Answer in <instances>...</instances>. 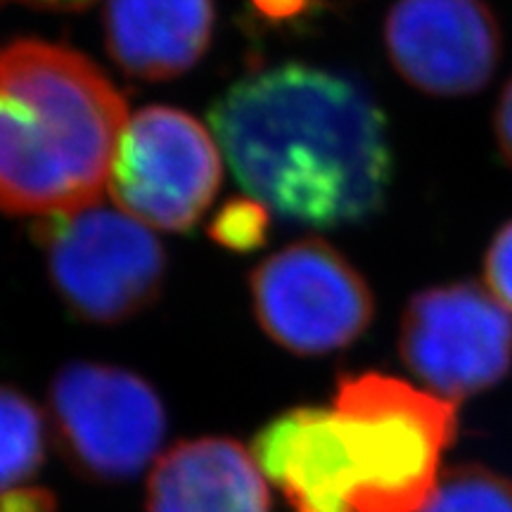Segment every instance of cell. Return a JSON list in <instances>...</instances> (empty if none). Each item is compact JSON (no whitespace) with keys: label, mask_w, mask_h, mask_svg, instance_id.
<instances>
[{"label":"cell","mask_w":512,"mask_h":512,"mask_svg":"<svg viewBox=\"0 0 512 512\" xmlns=\"http://www.w3.org/2000/svg\"><path fill=\"white\" fill-rule=\"evenodd\" d=\"M252 200L313 228L368 221L394 174L387 117L356 81L280 64L228 88L209 112Z\"/></svg>","instance_id":"cell-1"},{"label":"cell","mask_w":512,"mask_h":512,"mask_svg":"<svg viewBox=\"0 0 512 512\" xmlns=\"http://www.w3.org/2000/svg\"><path fill=\"white\" fill-rule=\"evenodd\" d=\"M126 100L72 48L0 50V211L55 216L93 207L110 185Z\"/></svg>","instance_id":"cell-2"},{"label":"cell","mask_w":512,"mask_h":512,"mask_svg":"<svg viewBox=\"0 0 512 512\" xmlns=\"http://www.w3.org/2000/svg\"><path fill=\"white\" fill-rule=\"evenodd\" d=\"M332 408L354 472V512L425 508L439 484L441 453L456 439V403L392 375L344 373Z\"/></svg>","instance_id":"cell-3"},{"label":"cell","mask_w":512,"mask_h":512,"mask_svg":"<svg viewBox=\"0 0 512 512\" xmlns=\"http://www.w3.org/2000/svg\"><path fill=\"white\" fill-rule=\"evenodd\" d=\"M62 302L88 323L114 325L159 297L166 256L145 223L117 209L86 207L34 226Z\"/></svg>","instance_id":"cell-4"},{"label":"cell","mask_w":512,"mask_h":512,"mask_svg":"<svg viewBox=\"0 0 512 512\" xmlns=\"http://www.w3.org/2000/svg\"><path fill=\"white\" fill-rule=\"evenodd\" d=\"M55 444L76 475L100 484L136 479L157 458L166 411L155 389L126 368L74 361L48 389Z\"/></svg>","instance_id":"cell-5"},{"label":"cell","mask_w":512,"mask_h":512,"mask_svg":"<svg viewBox=\"0 0 512 512\" xmlns=\"http://www.w3.org/2000/svg\"><path fill=\"white\" fill-rule=\"evenodd\" d=\"M249 285L261 328L297 356L349 347L373 320L375 299L366 278L318 238L268 256L254 268Z\"/></svg>","instance_id":"cell-6"},{"label":"cell","mask_w":512,"mask_h":512,"mask_svg":"<svg viewBox=\"0 0 512 512\" xmlns=\"http://www.w3.org/2000/svg\"><path fill=\"white\" fill-rule=\"evenodd\" d=\"M399 351L427 392L458 403L510 373L512 316L472 280L427 287L403 311Z\"/></svg>","instance_id":"cell-7"},{"label":"cell","mask_w":512,"mask_h":512,"mask_svg":"<svg viewBox=\"0 0 512 512\" xmlns=\"http://www.w3.org/2000/svg\"><path fill=\"white\" fill-rule=\"evenodd\" d=\"M219 185V150L200 121L174 107H145L128 119L110 176L124 214L183 233L202 219Z\"/></svg>","instance_id":"cell-8"},{"label":"cell","mask_w":512,"mask_h":512,"mask_svg":"<svg viewBox=\"0 0 512 512\" xmlns=\"http://www.w3.org/2000/svg\"><path fill=\"white\" fill-rule=\"evenodd\" d=\"M384 46L403 81L434 98L484 91L503 57V29L486 0H396Z\"/></svg>","instance_id":"cell-9"},{"label":"cell","mask_w":512,"mask_h":512,"mask_svg":"<svg viewBox=\"0 0 512 512\" xmlns=\"http://www.w3.org/2000/svg\"><path fill=\"white\" fill-rule=\"evenodd\" d=\"M252 456L292 512H354V472L335 408L280 413L254 437Z\"/></svg>","instance_id":"cell-10"},{"label":"cell","mask_w":512,"mask_h":512,"mask_svg":"<svg viewBox=\"0 0 512 512\" xmlns=\"http://www.w3.org/2000/svg\"><path fill=\"white\" fill-rule=\"evenodd\" d=\"M147 512H271V491L240 441H178L147 477Z\"/></svg>","instance_id":"cell-11"},{"label":"cell","mask_w":512,"mask_h":512,"mask_svg":"<svg viewBox=\"0 0 512 512\" xmlns=\"http://www.w3.org/2000/svg\"><path fill=\"white\" fill-rule=\"evenodd\" d=\"M214 31V0H107V50L126 74L169 81L200 62Z\"/></svg>","instance_id":"cell-12"},{"label":"cell","mask_w":512,"mask_h":512,"mask_svg":"<svg viewBox=\"0 0 512 512\" xmlns=\"http://www.w3.org/2000/svg\"><path fill=\"white\" fill-rule=\"evenodd\" d=\"M48 456V427L27 394L0 384V494L24 486Z\"/></svg>","instance_id":"cell-13"},{"label":"cell","mask_w":512,"mask_h":512,"mask_svg":"<svg viewBox=\"0 0 512 512\" xmlns=\"http://www.w3.org/2000/svg\"><path fill=\"white\" fill-rule=\"evenodd\" d=\"M420 512H512V479L475 463L448 467Z\"/></svg>","instance_id":"cell-14"},{"label":"cell","mask_w":512,"mask_h":512,"mask_svg":"<svg viewBox=\"0 0 512 512\" xmlns=\"http://www.w3.org/2000/svg\"><path fill=\"white\" fill-rule=\"evenodd\" d=\"M209 235L233 252L261 247L268 235V209L261 202L245 197L230 200L211 221Z\"/></svg>","instance_id":"cell-15"},{"label":"cell","mask_w":512,"mask_h":512,"mask_svg":"<svg viewBox=\"0 0 512 512\" xmlns=\"http://www.w3.org/2000/svg\"><path fill=\"white\" fill-rule=\"evenodd\" d=\"M486 290L512 313V219L498 230L484 256Z\"/></svg>","instance_id":"cell-16"},{"label":"cell","mask_w":512,"mask_h":512,"mask_svg":"<svg viewBox=\"0 0 512 512\" xmlns=\"http://www.w3.org/2000/svg\"><path fill=\"white\" fill-rule=\"evenodd\" d=\"M0 512H57V498L46 486H15L0 494Z\"/></svg>","instance_id":"cell-17"},{"label":"cell","mask_w":512,"mask_h":512,"mask_svg":"<svg viewBox=\"0 0 512 512\" xmlns=\"http://www.w3.org/2000/svg\"><path fill=\"white\" fill-rule=\"evenodd\" d=\"M494 133L498 152H501L505 164L512 169V79L503 88L501 98H498L494 114Z\"/></svg>","instance_id":"cell-18"},{"label":"cell","mask_w":512,"mask_h":512,"mask_svg":"<svg viewBox=\"0 0 512 512\" xmlns=\"http://www.w3.org/2000/svg\"><path fill=\"white\" fill-rule=\"evenodd\" d=\"M5 3V0H0ZM17 3L34 5V8H48V10H81L95 3V0H17Z\"/></svg>","instance_id":"cell-19"},{"label":"cell","mask_w":512,"mask_h":512,"mask_svg":"<svg viewBox=\"0 0 512 512\" xmlns=\"http://www.w3.org/2000/svg\"><path fill=\"white\" fill-rule=\"evenodd\" d=\"M261 10L268 12V15H292V12L302 10L304 0H256Z\"/></svg>","instance_id":"cell-20"}]
</instances>
